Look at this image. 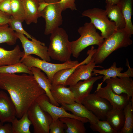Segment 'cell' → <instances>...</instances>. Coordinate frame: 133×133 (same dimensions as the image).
<instances>
[{
	"instance_id": "6da1fadb",
	"label": "cell",
	"mask_w": 133,
	"mask_h": 133,
	"mask_svg": "<svg viewBox=\"0 0 133 133\" xmlns=\"http://www.w3.org/2000/svg\"><path fill=\"white\" fill-rule=\"evenodd\" d=\"M0 88L6 91L15 106L16 117L20 118L37 98L45 93L33 75L0 73Z\"/></svg>"
},
{
	"instance_id": "7a4b0ae2",
	"label": "cell",
	"mask_w": 133,
	"mask_h": 133,
	"mask_svg": "<svg viewBox=\"0 0 133 133\" xmlns=\"http://www.w3.org/2000/svg\"><path fill=\"white\" fill-rule=\"evenodd\" d=\"M130 36L123 29H118L110 36L105 39L93 55L94 62L100 64L112 52L119 48L126 47L133 43Z\"/></svg>"
},
{
	"instance_id": "3957f363",
	"label": "cell",
	"mask_w": 133,
	"mask_h": 133,
	"mask_svg": "<svg viewBox=\"0 0 133 133\" xmlns=\"http://www.w3.org/2000/svg\"><path fill=\"white\" fill-rule=\"evenodd\" d=\"M48 52L50 58L62 62L71 60V42L66 31L59 27L51 34Z\"/></svg>"
},
{
	"instance_id": "277c9868",
	"label": "cell",
	"mask_w": 133,
	"mask_h": 133,
	"mask_svg": "<svg viewBox=\"0 0 133 133\" xmlns=\"http://www.w3.org/2000/svg\"><path fill=\"white\" fill-rule=\"evenodd\" d=\"M96 29L93 24L86 22L80 27L78 31L80 35L79 38L71 42L72 54L78 58L80 53L88 47L94 45H100L104 38L97 32Z\"/></svg>"
},
{
	"instance_id": "5b68a950",
	"label": "cell",
	"mask_w": 133,
	"mask_h": 133,
	"mask_svg": "<svg viewBox=\"0 0 133 133\" xmlns=\"http://www.w3.org/2000/svg\"><path fill=\"white\" fill-rule=\"evenodd\" d=\"M82 16L90 19V22L101 32V35L104 39L118 29L115 22L109 19L105 10L96 8L88 9L83 12Z\"/></svg>"
},
{
	"instance_id": "8992f818",
	"label": "cell",
	"mask_w": 133,
	"mask_h": 133,
	"mask_svg": "<svg viewBox=\"0 0 133 133\" xmlns=\"http://www.w3.org/2000/svg\"><path fill=\"white\" fill-rule=\"evenodd\" d=\"M21 62L31 70L32 67H37L43 71L51 82L55 74L59 70L73 67L79 63L77 60H71L61 64H54L29 55L20 60Z\"/></svg>"
},
{
	"instance_id": "52a82bcc",
	"label": "cell",
	"mask_w": 133,
	"mask_h": 133,
	"mask_svg": "<svg viewBox=\"0 0 133 133\" xmlns=\"http://www.w3.org/2000/svg\"><path fill=\"white\" fill-rule=\"evenodd\" d=\"M27 113L33 126V133H49V126L52 119L36 101L29 108Z\"/></svg>"
},
{
	"instance_id": "ba28073f",
	"label": "cell",
	"mask_w": 133,
	"mask_h": 133,
	"mask_svg": "<svg viewBox=\"0 0 133 133\" xmlns=\"http://www.w3.org/2000/svg\"><path fill=\"white\" fill-rule=\"evenodd\" d=\"M17 36L20 40L23 49L24 54L21 58L32 54L39 57L42 60L48 62L51 60L48 52V47L45 44L33 37L29 40L24 35L15 32Z\"/></svg>"
},
{
	"instance_id": "9c48e42d",
	"label": "cell",
	"mask_w": 133,
	"mask_h": 133,
	"mask_svg": "<svg viewBox=\"0 0 133 133\" xmlns=\"http://www.w3.org/2000/svg\"><path fill=\"white\" fill-rule=\"evenodd\" d=\"M62 12L57 2L49 3L44 10L41 12V16L45 19V35L50 34L54 30L62 25Z\"/></svg>"
},
{
	"instance_id": "30bf717a",
	"label": "cell",
	"mask_w": 133,
	"mask_h": 133,
	"mask_svg": "<svg viewBox=\"0 0 133 133\" xmlns=\"http://www.w3.org/2000/svg\"><path fill=\"white\" fill-rule=\"evenodd\" d=\"M81 103L101 120H106L107 113L112 108L107 100L94 93H90L84 98Z\"/></svg>"
},
{
	"instance_id": "8fae6325",
	"label": "cell",
	"mask_w": 133,
	"mask_h": 133,
	"mask_svg": "<svg viewBox=\"0 0 133 133\" xmlns=\"http://www.w3.org/2000/svg\"><path fill=\"white\" fill-rule=\"evenodd\" d=\"M35 101L43 110L51 116L53 121L62 117H69L78 119L84 123L89 122L87 118L78 117L68 113L62 106L59 107L52 104L45 93L39 96Z\"/></svg>"
},
{
	"instance_id": "7c38bea8",
	"label": "cell",
	"mask_w": 133,
	"mask_h": 133,
	"mask_svg": "<svg viewBox=\"0 0 133 133\" xmlns=\"http://www.w3.org/2000/svg\"><path fill=\"white\" fill-rule=\"evenodd\" d=\"M94 93L107 100L112 107L119 109H123L130 101L131 98L126 94L118 95L116 94L107 84L104 87L97 86Z\"/></svg>"
},
{
	"instance_id": "4fadbf2b",
	"label": "cell",
	"mask_w": 133,
	"mask_h": 133,
	"mask_svg": "<svg viewBox=\"0 0 133 133\" xmlns=\"http://www.w3.org/2000/svg\"><path fill=\"white\" fill-rule=\"evenodd\" d=\"M126 65L128 67L127 70L124 73H121L123 70V67H116V62L113 63L112 65L109 68L106 69L99 70L94 68L93 70L92 75L98 76L103 75L102 82L99 83L98 86H101L103 83L106 80L111 78L123 77H133V69L130 66L128 60L126 59Z\"/></svg>"
},
{
	"instance_id": "5bb4252c",
	"label": "cell",
	"mask_w": 133,
	"mask_h": 133,
	"mask_svg": "<svg viewBox=\"0 0 133 133\" xmlns=\"http://www.w3.org/2000/svg\"><path fill=\"white\" fill-rule=\"evenodd\" d=\"M96 65L93 56L88 63L81 65L75 70L67 79L66 86H72L79 81L88 79L92 77L93 70L94 68L97 67L103 68L102 66H96Z\"/></svg>"
},
{
	"instance_id": "9a60e30c",
	"label": "cell",
	"mask_w": 133,
	"mask_h": 133,
	"mask_svg": "<svg viewBox=\"0 0 133 133\" xmlns=\"http://www.w3.org/2000/svg\"><path fill=\"white\" fill-rule=\"evenodd\" d=\"M105 82L116 94H125L130 98L133 97V80L131 77L111 78Z\"/></svg>"
},
{
	"instance_id": "2e32d148",
	"label": "cell",
	"mask_w": 133,
	"mask_h": 133,
	"mask_svg": "<svg viewBox=\"0 0 133 133\" xmlns=\"http://www.w3.org/2000/svg\"><path fill=\"white\" fill-rule=\"evenodd\" d=\"M96 76L83 81H79L75 84L69 86L74 95L75 102L81 103L83 99L90 93L94 84L103 77L102 75Z\"/></svg>"
},
{
	"instance_id": "e0dca14e",
	"label": "cell",
	"mask_w": 133,
	"mask_h": 133,
	"mask_svg": "<svg viewBox=\"0 0 133 133\" xmlns=\"http://www.w3.org/2000/svg\"><path fill=\"white\" fill-rule=\"evenodd\" d=\"M16 116V108L11 99L4 91H0V121L11 122Z\"/></svg>"
},
{
	"instance_id": "ac0fdd59",
	"label": "cell",
	"mask_w": 133,
	"mask_h": 133,
	"mask_svg": "<svg viewBox=\"0 0 133 133\" xmlns=\"http://www.w3.org/2000/svg\"><path fill=\"white\" fill-rule=\"evenodd\" d=\"M50 92L54 100L61 105L75 102L74 95L69 87L61 84L52 85Z\"/></svg>"
},
{
	"instance_id": "d6986e66",
	"label": "cell",
	"mask_w": 133,
	"mask_h": 133,
	"mask_svg": "<svg viewBox=\"0 0 133 133\" xmlns=\"http://www.w3.org/2000/svg\"><path fill=\"white\" fill-rule=\"evenodd\" d=\"M23 54V51H21L18 45L11 50H7L0 47V66L20 63Z\"/></svg>"
},
{
	"instance_id": "ffe728a7",
	"label": "cell",
	"mask_w": 133,
	"mask_h": 133,
	"mask_svg": "<svg viewBox=\"0 0 133 133\" xmlns=\"http://www.w3.org/2000/svg\"><path fill=\"white\" fill-rule=\"evenodd\" d=\"M31 70L38 84L45 91V94L49 99L50 102L53 105L59 106V104L54 100L51 93L50 90L52 86L51 82L40 69L32 67L31 68Z\"/></svg>"
},
{
	"instance_id": "44dd1931",
	"label": "cell",
	"mask_w": 133,
	"mask_h": 133,
	"mask_svg": "<svg viewBox=\"0 0 133 133\" xmlns=\"http://www.w3.org/2000/svg\"><path fill=\"white\" fill-rule=\"evenodd\" d=\"M61 105L66 110L71 112L75 116L87 119L90 124L96 123L100 120L81 103L75 102Z\"/></svg>"
},
{
	"instance_id": "7402d4cb",
	"label": "cell",
	"mask_w": 133,
	"mask_h": 133,
	"mask_svg": "<svg viewBox=\"0 0 133 133\" xmlns=\"http://www.w3.org/2000/svg\"><path fill=\"white\" fill-rule=\"evenodd\" d=\"M23 5L25 21L27 25L37 23L38 18L41 17L38 11L39 2L36 0H21Z\"/></svg>"
},
{
	"instance_id": "603a6c76",
	"label": "cell",
	"mask_w": 133,
	"mask_h": 133,
	"mask_svg": "<svg viewBox=\"0 0 133 133\" xmlns=\"http://www.w3.org/2000/svg\"><path fill=\"white\" fill-rule=\"evenodd\" d=\"M106 119L112 128L118 133H119L124 123L123 109L112 107L107 113Z\"/></svg>"
},
{
	"instance_id": "cb8c5ba5",
	"label": "cell",
	"mask_w": 133,
	"mask_h": 133,
	"mask_svg": "<svg viewBox=\"0 0 133 133\" xmlns=\"http://www.w3.org/2000/svg\"><path fill=\"white\" fill-rule=\"evenodd\" d=\"M105 10L107 17L110 20L115 22L117 29H123L125 26V22L119 4H113L105 2Z\"/></svg>"
},
{
	"instance_id": "d4e9b609",
	"label": "cell",
	"mask_w": 133,
	"mask_h": 133,
	"mask_svg": "<svg viewBox=\"0 0 133 133\" xmlns=\"http://www.w3.org/2000/svg\"><path fill=\"white\" fill-rule=\"evenodd\" d=\"M88 55L86 59L75 66L70 68L62 69L56 72L54 75L52 81V85L61 84L66 86L67 79L77 67L81 65L87 64L90 61L92 55L90 54Z\"/></svg>"
},
{
	"instance_id": "484cf974",
	"label": "cell",
	"mask_w": 133,
	"mask_h": 133,
	"mask_svg": "<svg viewBox=\"0 0 133 133\" xmlns=\"http://www.w3.org/2000/svg\"><path fill=\"white\" fill-rule=\"evenodd\" d=\"M133 2V0H121L118 4L125 21L124 29L131 37L133 34V25L131 20Z\"/></svg>"
},
{
	"instance_id": "4316f807",
	"label": "cell",
	"mask_w": 133,
	"mask_h": 133,
	"mask_svg": "<svg viewBox=\"0 0 133 133\" xmlns=\"http://www.w3.org/2000/svg\"><path fill=\"white\" fill-rule=\"evenodd\" d=\"M66 125V133H85L86 129L83 121L76 118L63 117L59 118Z\"/></svg>"
},
{
	"instance_id": "83f0119b",
	"label": "cell",
	"mask_w": 133,
	"mask_h": 133,
	"mask_svg": "<svg viewBox=\"0 0 133 133\" xmlns=\"http://www.w3.org/2000/svg\"><path fill=\"white\" fill-rule=\"evenodd\" d=\"M13 133H31L30 127L32 124L29 118L27 112L18 120L16 117L12 121Z\"/></svg>"
},
{
	"instance_id": "f1b7e54d",
	"label": "cell",
	"mask_w": 133,
	"mask_h": 133,
	"mask_svg": "<svg viewBox=\"0 0 133 133\" xmlns=\"http://www.w3.org/2000/svg\"><path fill=\"white\" fill-rule=\"evenodd\" d=\"M133 98L123 109L125 116L124 126L119 133H132L133 130Z\"/></svg>"
},
{
	"instance_id": "f546056e",
	"label": "cell",
	"mask_w": 133,
	"mask_h": 133,
	"mask_svg": "<svg viewBox=\"0 0 133 133\" xmlns=\"http://www.w3.org/2000/svg\"><path fill=\"white\" fill-rule=\"evenodd\" d=\"M18 39L15 32L8 24H0V44L6 43L13 45L16 44Z\"/></svg>"
},
{
	"instance_id": "4dcf8cb0",
	"label": "cell",
	"mask_w": 133,
	"mask_h": 133,
	"mask_svg": "<svg viewBox=\"0 0 133 133\" xmlns=\"http://www.w3.org/2000/svg\"><path fill=\"white\" fill-rule=\"evenodd\" d=\"M19 73L33 75L31 70L21 62L12 65L0 66V73Z\"/></svg>"
},
{
	"instance_id": "1f68e13d",
	"label": "cell",
	"mask_w": 133,
	"mask_h": 133,
	"mask_svg": "<svg viewBox=\"0 0 133 133\" xmlns=\"http://www.w3.org/2000/svg\"><path fill=\"white\" fill-rule=\"evenodd\" d=\"M11 17L22 22L24 21L25 12L21 0H11Z\"/></svg>"
},
{
	"instance_id": "d6a6232c",
	"label": "cell",
	"mask_w": 133,
	"mask_h": 133,
	"mask_svg": "<svg viewBox=\"0 0 133 133\" xmlns=\"http://www.w3.org/2000/svg\"><path fill=\"white\" fill-rule=\"evenodd\" d=\"M90 124V128L94 132L100 133H118L106 120H99L96 123Z\"/></svg>"
},
{
	"instance_id": "836d02e7",
	"label": "cell",
	"mask_w": 133,
	"mask_h": 133,
	"mask_svg": "<svg viewBox=\"0 0 133 133\" xmlns=\"http://www.w3.org/2000/svg\"><path fill=\"white\" fill-rule=\"evenodd\" d=\"M20 20L11 17L8 24L14 31L26 35L28 38L31 39L33 37L26 32L23 27L22 23Z\"/></svg>"
},
{
	"instance_id": "e575fe53",
	"label": "cell",
	"mask_w": 133,
	"mask_h": 133,
	"mask_svg": "<svg viewBox=\"0 0 133 133\" xmlns=\"http://www.w3.org/2000/svg\"><path fill=\"white\" fill-rule=\"evenodd\" d=\"M66 125L59 118L52 121L49 126L50 133H64Z\"/></svg>"
},
{
	"instance_id": "d590c367",
	"label": "cell",
	"mask_w": 133,
	"mask_h": 133,
	"mask_svg": "<svg viewBox=\"0 0 133 133\" xmlns=\"http://www.w3.org/2000/svg\"><path fill=\"white\" fill-rule=\"evenodd\" d=\"M75 0H60L57 4L62 11L69 8L72 11L77 10Z\"/></svg>"
},
{
	"instance_id": "8d00e7d4",
	"label": "cell",
	"mask_w": 133,
	"mask_h": 133,
	"mask_svg": "<svg viewBox=\"0 0 133 133\" xmlns=\"http://www.w3.org/2000/svg\"><path fill=\"white\" fill-rule=\"evenodd\" d=\"M11 0H4L0 3V10L11 16Z\"/></svg>"
},
{
	"instance_id": "74e56055",
	"label": "cell",
	"mask_w": 133,
	"mask_h": 133,
	"mask_svg": "<svg viewBox=\"0 0 133 133\" xmlns=\"http://www.w3.org/2000/svg\"><path fill=\"white\" fill-rule=\"evenodd\" d=\"M0 133H13L12 125L8 123L4 124L0 121Z\"/></svg>"
},
{
	"instance_id": "f35d334b",
	"label": "cell",
	"mask_w": 133,
	"mask_h": 133,
	"mask_svg": "<svg viewBox=\"0 0 133 133\" xmlns=\"http://www.w3.org/2000/svg\"><path fill=\"white\" fill-rule=\"evenodd\" d=\"M11 17L0 10V24H8Z\"/></svg>"
},
{
	"instance_id": "ab89813d",
	"label": "cell",
	"mask_w": 133,
	"mask_h": 133,
	"mask_svg": "<svg viewBox=\"0 0 133 133\" xmlns=\"http://www.w3.org/2000/svg\"><path fill=\"white\" fill-rule=\"evenodd\" d=\"M48 4L49 3L45 1L43 2L39 3L38 10L40 13L44 10Z\"/></svg>"
},
{
	"instance_id": "60d3db41",
	"label": "cell",
	"mask_w": 133,
	"mask_h": 133,
	"mask_svg": "<svg viewBox=\"0 0 133 133\" xmlns=\"http://www.w3.org/2000/svg\"><path fill=\"white\" fill-rule=\"evenodd\" d=\"M121 0H105V2L113 4H118Z\"/></svg>"
},
{
	"instance_id": "b9f144b4",
	"label": "cell",
	"mask_w": 133,
	"mask_h": 133,
	"mask_svg": "<svg viewBox=\"0 0 133 133\" xmlns=\"http://www.w3.org/2000/svg\"><path fill=\"white\" fill-rule=\"evenodd\" d=\"M60 0H45V1L48 3H53L59 2Z\"/></svg>"
},
{
	"instance_id": "7bdbcfd3",
	"label": "cell",
	"mask_w": 133,
	"mask_h": 133,
	"mask_svg": "<svg viewBox=\"0 0 133 133\" xmlns=\"http://www.w3.org/2000/svg\"><path fill=\"white\" fill-rule=\"evenodd\" d=\"M39 3L44 1H45V0H37Z\"/></svg>"
},
{
	"instance_id": "ee69618b",
	"label": "cell",
	"mask_w": 133,
	"mask_h": 133,
	"mask_svg": "<svg viewBox=\"0 0 133 133\" xmlns=\"http://www.w3.org/2000/svg\"><path fill=\"white\" fill-rule=\"evenodd\" d=\"M4 0H0V3Z\"/></svg>"
},
{
	"instance_id": "f6af8a7d",
	"label": "cell",
	"mask_w": 133,
	"mask_h": 133,
	"mask_svg": "<svg viewBox=\"0 0 133 133\" xmlns=\"http://www.w3.org/2000/svg\"></svg>"
}]
</instances>
